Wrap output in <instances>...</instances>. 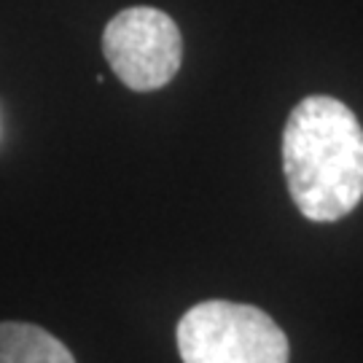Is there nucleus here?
Masks as SVG:
<instances>
[{"mask_svg":"<svg viewBox=\"0 0 363 363\" xmlns=\"http://www.w3.org/2000/svg\"><path fill=\"white\" fill-rule=\"evenodd\" d=\"M283 169L296 210L310 220L345 218L363 199V127L347 105L312 94L283 130Z\"/></svg>","mask_w":363,"mask_h":363,"instance_id":"1","label":"nucleus"},{"mask_svg":"<svg viewBox=\"0 0 363 363\" xmlns=\"http://www.w3.org/2000/svg\"><path fill=\"white\" fill-rule=\"evenodd\" d=\"M183 363H288L291 347L280 325L253 304L210 298L178 320Z\"/></svg>","mask_w":363,"mask_h":363,"instance_id":"2","label":"nucleus"},{"mask_svg":"<svg viewBox=\"0 0 363 363\" xmlns=\"http://www.w3.org/2000/svg\"><path fill=\"white\" fill-rule=\"evenodd\" d=\"M103 52L124 86L154 91L181 70L183 38L169 13L148 6L118 11L103 33Z\"/></svg>","mask_w":363,"mask_h":363,"instance_id":"3","label":"nucleus"},{"mask_svg":"<svg viewBox=\"0 0 363 363\" xmlns=\"http://www.w3.org/2000/svg\"><path fill=\"white\" fill-rule=\"evenodd\" d=\"M0 363H76L73 352L35 323H0Z\"/></svg>","mask_w":363,"mask_h":363,"instance_id":"4","label":"nucleus"}]
</instances>
